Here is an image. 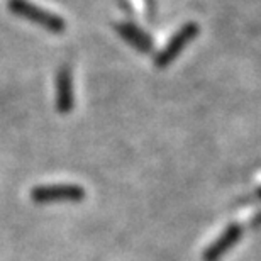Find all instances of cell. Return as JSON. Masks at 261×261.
Masks as SVG:
<instances>
[{
	"label": "cell",
	"instance_id": "obj_2",
	"mask_svg": "<svg viewBox=\"0 0 261 261\" xmlns=\"http://www.w3.org/2000/svg\"><path fill=\"white\" fill-rule=\"evenodd\" d=\"M198 31H200V28H198L197 22H187L185 25H181L178 33H175L173 38L168 41V44L154 56V65L158 68H166L173 63L181 51L187 48V44L197 38Z\"/></svg>",
	"mask_w": 261,
	"mask_h": 261
},
{
	"label": "cell",
	"instance_id": "obj_5",
	"mask_svg": "<svg viewBox=\"0 0 261 261\" xmlns=\"http://www.w3.org/2000/svg\"><path fill=\"white\" fill-rule=\"evenodd\" d=\"M241 234H243V227L239 226V224H231V226H227L226 231H224L221 236H219L216 241L207 248V251L203 253V259L205 261H219V258L224 256V254H226L229 249L239 241Z\"/></svg>",
	"mask_w": 261,
	"mask_h": 261
},
{
	"label": "cell",
	"instance_id": "obj_1",
	"mask_svg": "<svg viewBox=\"0 0 261 261\" xmlns=\"http://www.w3.org/2000/svg\"><path fill=\"white\" fill-rule=\"evenodd\" d=\"M7 7L14 15L29 20V22L36 25H41L43 29L49 31L53 34H63L66 29V22L58 14L41 9L33 2H29V0H9Z\"/></svg>",
	"mask_w": 261,
	"mask_h": 261
},
{
	"label": "cell",
	"instance_id": "obj_4",
	"mask_svg": "<svg viewBox=\"0 0 261 261\" xmlns=\"http://www.w3.org/2000/svg\"><path fill=\"white\" fill-rule=\"evenodd\" d=\"M73 107H75L73 75L68 66H61L56 73V111L60 114H70Z\"/></svg>",
	"mask_w": 261,
	"mask_h": 261
},
{
	"label": "cell",
	"instance_id": "obj_3",
	"mask_svg": "<svg viewBox=\"0 0 261 261\" xmlns=\"http://www.w3.org/2000/svg\"><path fill=\"white\" fill-rule=\"evenodd\" d=\"M31 198L36 203L49 202H80L85 198V190L73 184H56V185H39L31 192Z\"/></svg>",
	"mask_w": 261,
	"mask_h": 261
},
{
	"label": "cell",
	"instance_id": "obj_7",
	"mask_svg": "<svg viewBox=\"0 0 261 261\" xmlns=\"http://www.w3.org/2000/svg\"><path fill=\"white\" fill-rule=\"evenodd\" d=\"M253 198H256V200H261V187L259 189L254 190V194H253Z\"/></svg>",
	"mask_w": 261,
	"mask_h": 261
},
{
	"label": "cell",
	"instance_id": "obj_6",
	"mask_svg": "<svg viewBox=\"0 0 261 261\" xmlns=\"http://www.w3.org/2000/svg\"><path fill=\"white\" fill-rule=\"evenodd\" d=\"M116 31L117 34L121 36L124 41L136 48L141 53H151L154 49V41L151 36H148L144 33L143 29L138 28L136 24H130V22H121L116 25Z\"/></svg>",
	"mask_w": 261,
	"mask_h": 261
}]
</instances>
